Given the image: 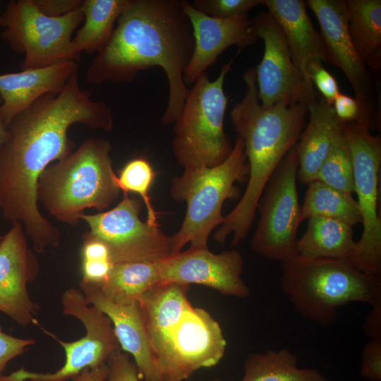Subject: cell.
Masks as SVG:
<instances>
[{"label":"cell","instance_id":"21","mask_svg":"<svg viewBox=\"0 0 381 381\" xmlns=\"http://www.w3.org/2000/svg\"><path fill=\"white\" fill-rule=\"evenodd\" d=\"M78 61L66 60L49 66L0 74L1 115L6 125L44 95L61 92L78 71Z\"/></svg>","mask_w":381,"mask_h":381},{"label":"cell","instance_id":"41","mask_svg":"<svg viewBox=\"0 0 381 381\" xmlns=\"http://www.w3.org/2000/svg\"><path fill=\"white\" fill-rule=\"evenodd\" d=\"M109 373L107 363L98 368L83 370L80 373L73 377L72 381H104Z\"/></svg>","mask_w":381,"mask_h":381},{"label":"cell","instance_id":"36","mask_svg":"<svg viewBox=\"0 0 381 381\" xmlns=\"http://www.w3.org/2000/svg\"><path fill=\"white\" fill-rule=\"evenodd\" d=\"M32 339H23L5 333L0 326V378L8 363L35 344Z\"/></svg>","mask_w":381,"mask_h":381},{"label":"cell","instance_id":"4","mask_svg":"<svg viewBox=\"0 0 381 381\" xmlns=\"http://www.w3.org/2000/svg\"><path fill=\"white\" fill-rule=\"evenodd\" d=\"M111 150L109 140L90 138L68 156L48 166L37 181V202L68 225H77L87 208L104 212L121 193Z\"/></svg>","mask_w":381,"mask_h":381},{"label":"cell","instance_id":"30","mask_svg":"<svg viewBox=\"0 0 381 381\" xmlns=\"http://www.w3.org/2000/svg\"><path fill=\"white\" fill-rule=\"evenodd\" d=\"M316 180L338 190L354 193L352 159L344 131L334 140L318 170Z\"/></svg>","mask_w":381,"mask_h":381},{"label":"cell","instance_id":"6","mask_svg":"<svg viewBox=\"0 0 381 381\" xmlns=\"http://www.w3.org/2000/svg\"><path fill=\"white\" fill-rule=\"evenodd\" d=\"M248 165L242 141L236 137L229 157L212 167L186 168L172 178L171 195L186 202V212L179 231L169 236L171 254L190 243L192 248H208L212 231L224 219L222 212L227 199L239 198L236 183L248 180Z\"/></svg>","mask_w":381,"mask_h":381},{"label":"cell","instance_id":"2","mask_svg":"<svg viewBox=\"0 0 381 381\" xmlns=\"http://www.w3.org/2000/svg\"><path fill=\"white\" fill-rule=\"evenodd\" d=\"M193 49L192 27L183 0H131L108 41L94 56L85 80L94 85L131 82L138 72L160 67L169 87L161 121L170 125L180 114L188 92L183 75Z\"/></svg>","mask_w":381,"mask_h":381},{"label":"cell","instance_id":"14","mask_svg":"<svg viewBox=\"0 0 381 381\" xmlns=\"http://www.w3.org/2000/svg\"><path fill=\"white\" fill-rule=\"evenodd\" d=\"M306 4L318 19L327 61L343 72L353 88L359 107L356 123L370 129L377 123L375 83L351 40L345 0H308Z\"/></svg>","mask_w":381,"mask_h":381},{"label":"cell","instance_id":"12","mask_svg":"<svg viewBox=\"0 0 381 381\" xmlns=\"http://www.w3.org/2000/svg\"><path fill=\"white\" fill-rule=\"evenodd\" d=\"M140 200L123 193L112 209L94 214H82L80 219L90 228L91 236L108 248L114 264L146 261L156 262L171 255L169 236L159 225L140 218Z\"/></svg>","mask_w":381,"mask_h":381},{"label":"cell","instance_id":"8","mask_svg":"<svg viewBox=\"0 0 381 381\" xmlns=\"http://www.w3.org/2000/svg\"><path fill=\"white\" fill-rule=\"evenodd\" d=\"M83 19L81 6L53 17L42 13L34 0H11L0 16L1 37L13 51L24 55L22 70L78 61L80 56L72 47V35Z\"/></svg>","mask_w":381,"mask_h":381},{"label":"cell","instance_id":"16","mask_svg":"<svg viewBox=\"0 0 381 381\" xmlns=\"http://www.w3.org/2000/svg\"><path fill=\"white\" fill-rule=\"evenodd\" d=\"M155 264L162 282L201 284L222 294L241 298L250 294L241 278L243 259L236 249L216 254L208 248H189Z\"/></svg>","mask_w":381,"mask_h":381},{"label":"cell","instance_id":"34","mask_svg":"<svg viewBox=\"0 0 381 381\" xmlns=\"http://www.w3.org/2000/svg\"><path fill=\"white\" fill-rule=\"evenodd\" d=\"M109 373L104 381H139V372L129 355L121 349L115 350L107 361Z\"/></svg>","mask_w":381,"mask_h":381},{"label":"cell","instance_id":"33","mask_svg":"<svg viewBox=\"0 0 381 381\" xmlns=\"http://www.w3.org/2000/svg\"><path fill=\"white\" fill-rule=\"evenodd\" d=\"M308 76L315 85L325 101L330 105L340 93L337 81L322 66V62L315 61L311 63L307 71Z\"/></svg>","mask_w":381,"mask_h":381},{"label":"cell","instance_id":"35","mask_svg":"<svg viewBox=\"0 0 381 381\" xmlns=\"http://www.w3.org/2000/svg\"><path fill=\"white\" fill-rule=\"evenodd\" d=\"M361 375L370 381L381 380V338L370 339L363 348Z\"/></svg>","mask_w":381,"mask_h":381},{"label":"cell","instance_id":"13","mask_svg":"<svg viewBox=\"0 0 381 381\" xmlns=\"http://www.w3.org/2000/svg\"><path fill=\"white\" fill-rule=\"evenodd\" d=\"M258 38L262 40L264 53L255 66L260 102L264 107L282 102L290 106L308 104L319 96L293 61L284 34L269 12L261 11L251 20Z\"/></svg>","mask_w":381,"mask_h":381},{"label":"cell","instance_id":"29","mask_svg":"<svg viewBox=\"0 0 381 381\" xmlns=\"http://www.w3.org/2000/svg\"><path fill=\"white\" fill-rule=\"evenodd\" d=\"M314 217L334 219L351 226L361 223L357 200L352 194L338 190L318 180L308 184L301 206V220Z\"/></svg>","mask_w":381,"mask_h":381},{"label":"cell","instance_id":"10","mask_svg":"<svg viewBox=\"0 0 381 381\" xmlns=\"http://www.w3.org/2000/svg\"><path fill=\"white\" fill-rule=\"evenodd\" d=\"M297 145L284 157L259 198L260 219L251 238L258 254L282 262L296 257L297 230L301 223L297 190Z\"/></svg>","mask_w":381,"mask_h":381},{"label":"cell","instance_id":"5","mask_svg":"<svg viewBox=\"0 0 381 381\" xmlns=\"http://www.w3.org/2000/svg\"><path fill=\"white\" fill-rule=\"evenodd\" d=\"M279 286L303 317L322 326L336 321L337 308L351 302L381 303V277L346 260L297 255L282 265Z\"/></svg>","mask_w":381,"mask_h":381},{"label":"cell","instance_id":"11","mask_svg":"<svg viewBox=\"0 0 381 381\" xmlns=\"http://www.w3.org/2000/svg\"><path fill=\"white\" fill-rule=\"evenodd\" d=\"M63 313L74 317L84 325L86 333L74 341L57 340L63 347L66 361L54 373H35L20 368L0 381H67L83 370H94L105 364L111 353L120 348L111 320L86 301L80 290L69 288L61 297Z\"/></svg>","mask_w":381,"mask_h":381},{"label":"cell","instance_id":"15","mask_svg":"<svg viewBox=\"0 0 381 381\" xmlns=\"http://www.w3.org/2000/svg\"><path fill=\"white\" fill-rule=\"evenodd\" d=\"M226 346L219 323L205 310L191 306L171 333L170 355L161 381H183L200 368L217 365Z\"/></svg>","mask_w":381,"mask_h":381},{"label":"cell","instance_id":"3","mask_svg":"<svg viewBox=\"0 0 381 381\" xmlns=\"http://www.w3.org/2000/svg\"><path fill=\"white\" fill-rule=\"evenodd\" d=\"M245 93L231 112L234 129L243 143L248 165L247 186L240 200L215 231L213 238L232 245L243 241L255 219L257 205L270 179L304 129L308 104L282 102L264 107L259 99L255 66L243 75Z\"/></svg>","mask_w":381,"mask_h":381},{"label":"cell","instance_id":"1","mask_svg":"<svg viewBox=\"0 0 381 381\" xmlns=\"http://www.w3.org/2000/svg\"><path fill=\"white\" fill-rule=\"evenodd\" d=\"M75 123L106 131L114 125L111 108L80 87L78 71L61 92L44 95L16 115L0 148L1 211L12 224L23 225L37 253L60 243L59 229L39 209L37 181L52 162L74 151L68 131Z\"/></svg>","mask_w":381,"mask_h":381},{"label":"cell","instance_id":"7","mask_svg":"<svg viewBox=\"0 0 381 381\" xmlns=\"http://www.w3.org/2000/svg\"><path fill=\"white\" fill-rule=\"evenodd\" d=\"M233 60L222 65L219 74L210 80L202 73L188 90L173 128L172 149L183 167H212L223 162L233 147L224 130L228 97L224 84Z\"/></svg>","mask_w":381,"mask_h":381},{"label":"cell","instance_id":"19","mask_svg":"<svg viewBox=\"0 0 381 381\" xmlns=\"http://www.w3.org/2000/svg\"><path fill=\"white\" fill-rule=\"evenodd\" d=\"M86 301L111 320L121 349L133 356L139 375L145 381H159L140 301L116 304L109 301L96 285L80 282Z\"/></svg>","mask_w":381,"mask_h":381},{"label":"cell","instance_id":"38","mask_svg":"<svg viewBox=\"0 0 381 381\" xmlns=\"http://www.w3.org/2000/svg\"><path fill=\"white\" fill-rule=\"evenodd\" d=\"M337 116L345 123H356L359 118V107L355 98L339 93L332 103Z\"/></svg>","mask_w":381,"mask_h":381},{"label":"cell","instance_id":"27","mask_svg":"<svg viewBox=\"0 0 381 381\" xmlns=\"http://www.w3.org/2000/svg\"><path fill=\"white\" fill-rule=\"evenodd\" d=\"M161 282L155 262H128L114 264L107 280L98 287L109 301L124 305L140 301Z\"/></svg>","mask_w":381,"mask_h":381},{"label":"cell","instance_id":"43","mask_svg":"<svg viewBox=\"0 0 381 381\" xmlns=\"http://www.w3.org/2000/svg\"><path fill=\"white\" fill-rule=\"evenodd\" d=\"M210 381H222V380H220V379L216 378V379H214V380H210Z\"/></svg>","mask_w":381,"mask_h":381},{"label":"cell","instance_id":"32","mask_svg":"<svg viewBox=\"0 0 381 381\" xmlns=\"http://www.w3.org/2000/svg\"><path fill=\"white\" fill-rule=\"evenodd\" d=\"M263 0H194L191 4L198 11L217 18H229L243 14L262 4Z\"/></svg>","mask_w":381,"mask_h":381},{"label":"cell","instance_id":"44","mask_svg":"<svg viewBox=\"0 0 381 381\" xmlns=\"http://www.w3.org/2000/svg\"><path fill=\"white\" fill-rule=\"evenodd\" d=\"M3 236H4V235H1V234H0V243H1V240H2V238H3Z\"/></svg>","mask_w":381,"mask_h":381},{"label":"cell","instance_id":"24","mask_svg":"<svg viewBox=\"0 0 381 381\" xmlns=\"http://www.w3.org/2000/svg\"><path fill=\"white\" fill-rule=\"evenodd\" d=\"M345 2L351 40L358 57L374 75L378 85L381 68V1Z\"/></svg>","mask_w":381,"mask_h":381},{"label":"cell","instance_id":"37","mask_svg":"<svg viewBox=\"0 0 381 381\" xmlns=\"http://www.w3.org/2000/svg\"><path fill=\"white\" fill-rule=\"evenodd\" d=\"M113 265L107 260H81V282L99 286L107 280Z\"/></svg>","mask_w":381,"mask_h":381},{"label":"cell","instance_id":"31","mask_svg":"<svg viewBox=\"0 0 381 381\" xmlns=\"http://www.w3.org/2000/svg\"><path fill=\"white\" fill-rule=\"evenodd\" d=\"M155 173L150 163L144 157L128 161L117 176V185L123 193H134L140 196L147 210V222L158 225L157 216L151 203L149 191Z\"/></svg>","mask_w":381,"mask_h":381},{"label":"cell","instance_id":"20","mask_svg":"<svg viewBox=\"0 0 381 381\" xmlns=\"http://www.w3.org/2000/svg\"><path fill=\"white\" fill-rule=\"evenodd\" d=\"M188 289V285L161 282L140 301L159 381L169 361L171 333L192 306L187 298Z\"/></svg>","mask_w":381,"mask_h":381},{"label":"cell","instance_id":"28","mask_svg":"<svg viewBox=\"0 0 381 381\" xmlns=\"http://www.w3.org/2000/svg\"><path fill=\"white\" fill-rule=\"evenodd\" d=\"M241 381H328L317 369L297 367V357L286 349L250 355Z\"/></svg>","mask_w":381,"mask_h":381},{"label":"cell","instance_id":"26","mask_svg":"<svg viewBox=\"0 0 381 381\" xmlns=\"http://www.w3.org/2000/svg\"><path fill=\"white\" fill-rule=\"evenodd\" d=\"M131 0H85L81 6L84 23L72 39L74 52L97 54L110 37L118 18Z\"/></svg>","mask_w":381,"mask_h":381},{"label":"cell","instance_id":"22","mask_svg":"<svg viewBox=\"0 0 381 381\" xmlns=\"http://www.w3.org/2000/svg\"><path fill=\"white\" fill-rule=\"evenodd\" d=\"M265 5L279 25L293 61L306 80L312 84L308 76L309 65L315 61H327L321 35L318 32L302 0H263Z\"/></svg>","mask_w":381,"mask_h":381},{"label":"cell","instance_id":"23","mask_svg":"<svg viewBox=\"0 0 381 381\" xmlns=\"http://www.w3.org/2000/svg\"><path fill=\"white\" fill-rule=\"evenodd\" d=\"M308 122L297 143V177L308 185L316 180L318 170L334 140L342 134L345 122L335 114L332 105L322 97L308 104Z\"/></svg>","mask_w":381,"mask_h":381},{"label":"cell","instance_id":"40","mask_svg":"<svg viewBox=\"0 0 381 381\" xmlns=\"http://www.w3.org/2000/svg\"><path fill=\"white\" fill-rule=\"evenodd\" d=\"M363 325L365 333L370 338H381V303L372 307Z\"/></svg>","mask_w":381,"mask_h":381},{"label":"cell","instance_id":"39","mask_svg":"<svg viewBox=\"0 0 381 381\" xmlns=\"http://www.w3.org/2000/svg\"><path fill=\"white\" fill-rule=\"evenodd\" d=\"M38 8L44 14L59 17L80 7L82 0H34Z\"/></svg>","mask_w":381,"mask_h":381},{"label":"cell","instance_id":"42","mask_svg":"<svg viewBox=\"0 0 381 381\" xmlns=\"http://www.w3.org/2000/svg\"><path fill=\"white\" fill-rule=\"evenodd\" d=\"M2 104H3V99L0 95V148L6 139V130H7V126L4 123L1 115V107Z\"/></svg>","mask_w":381,"mask_h":381},{"label":"cell","instance_id":"9","mask_svg":"<svg viewBox=\"0 0 381 381\" xmlns=\"http://www.w3.org/2000/svg\"><path fill=\"white\" fill-rule=\"evenodd\" d=\"M344 135L353 169L354 193L363 232L347 261L358 270L381 277V219L378 213L381 139L355 122L345 123Z\"/></svg>","mask_w":381,"mask_h":381},{"label":"cell","instance_id":"45","mask_svg":"<svg viewBox=\"0 0 381 381\" xmlns=\"http://www.w3.org/2000/svg\"><path fill=\"white\" fill-rule=\"evenodd\" d=\"M0 211H1V200H0Z\"/></svg>","mask_w":381,"mask_h":381},{"label":"cell","instance_id":"25","mask_svg":"<svg viewBox=\"0 0 381 381\" xmlns=\"http://www.w3.org/2000/svg\"><path fill=\"white\" fill-rule=\"evenodd\" d=\"M308 220L306 231L297 241L299 256L349 259L356 242L353 240V226L340 220L320 217Z\"/></svg>","mask_w":381,"mask_h":381},{"label":"cell","instance_id":"18","mask_svg":"<svg viewBox=\"0 0 381 381\" xmlns=\"http://www.w3.org/2000/svg\"><path fill=\"white\" fill-rule=\"evenodd\" d=\"M183 8L194 39L193 54L183 75L186 85L193 84L207 72L227 48L236 46L243 49L258 39L248 14L229 18H213L198 11L186 0H183Z\"/></svg>","mask_w":381,"mask_h":381},{"label":"cell","instance_id":"17","mask_svg":"<svg viewBox=\"0 0 381 381\" xmlns=\"http://www.w3.org/2000/svg\"><path fill=\"white\" fill-rule=\"evenodd\" d=\"M38 270L37 258L28 247L23 225L13 223L0 243V312L23 327L36 321L38 306L31 299L28 286Z\"/></svg>","mask_w":381,"mask_h":381}]
</instances>
